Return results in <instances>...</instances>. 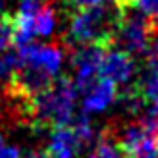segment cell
<instances>
[{"label": "cell", "mask_w": 158, "mask_h": 158, "mask_svg": "<svg viewBox=\"0 0 158 158\" xmlns=\"http://www.w3.org/2000/svg\"><path fill=\"white\" fill-rule=\"evenodd\" d=\"M8 48H15V25H14V14L0 15V52Z\"/></svg>", "instance_id": "cell-11"}, {"label": "cell", "mask_w": 158, "mask_h": 158, "mask_svg": "<svg viewBox=\"0 0 158 158\" xmlns=\"http://www.w3.org/2000/svg\"><path fill=\"white\" fill-rule=\"evenodd\" d=\"M81 141H79L75 129L72 127V123L60 125V127H52L48 131V151L54 158H75L81 152Z\"/></svg>", "instance_id": "cell-7"}, {"label": "cell", "mask_w": 158, "mask_h": 158, "mask_svg": "<svg viewBox=\"0 0 158 158\" xmlns=\"http://www.w3.org/2000/svg\"><path fill=\"white\" fill-rule=\"evenodd\" d=\"M148 41H151V18L135 8H123L118 18L112 46L137 58L147 56Z\"/></svg>", "instance_id": "cell-3"}, {"label": "cell", "mask_w": 158, "mask_h": 158, "mask_svg": "<svg viewBox=\"0 0 158 158\" xmlns=\"http://www.w3.org/2000/svg\"><path fill=\"white\" fill-rule=\"evenodd\" d=\"M123 8H135L148 18H158V0H125L123 6H120V10Z\"/></svg>", "instance_id": "cell-13"}, {"label": "cell", "mask_w": 158, "mask_h": 158, "mask_svg": "<svg viewBox=\"0 0 158 158\" xmlns=\"http://www.w3.org/2000/svg\"><path fill=\"white\" fill-rule=\"evenodd\" d=\"M19 54L18 50L14 48H8L4 52H0V79L6 83L8 79L14 75V72L19 68Z\"/></svg>", "instance_id": "cell-12"}, {"label": "cell", "mask_w": 158, "mask_h": 158, "mask_svg": "<svg viewBox=\"0 0 158 158\" xmlns=\"http://www.w3.org/2000/svg\"><path fill=\"white\" fill-rule=\"evenodd\" d=\"M66 52H69V46L62 41V39H56V41H52V43L31 41V43L18 46V54H19L21 64L39 68V69H43V72L50 73L52 77H56L58 72L62 69Z\"/></svg>", "instance_id": "cell-5"}, {"label": "cell", "mask_w": 158, "mask_h": 158, "mask_svg": "<svg viewBox=\"0 0 158 158\" xmlns=\"http://www.w3.org/2000/svg\"><path fill=\"white\" fill-rule=\"evenodd\" d=\"M145 104L158 100V68L152 64H147L141 68V72L137 73V81L131 85Z\"/></svg>", "instance_id": "cell-9"}, {"label": "cell", "mask_w": 158, "mask_h": 158, "mask_svg": "<svg viewBox=\"0 0 158 158\" xmlns=\"http://www.w3.org/2000/svg\"><path fill=\"white\" fill-rule=\"evenodd\" d=\"M23 158H54L48 151H46V147H39V148H33V151H29Z\"/></svg>", "instance_id": "cell-17"}, {"label": "cell", "mask_w": 158, "mask_h": 158, "mask_svg": "<svg viewBox=\"0 0 158 158\" xmlns=\"http://www.w3.org/2000/svg\"><path fill=\"white\" fill-rule=\"evenodd\" d=\"M110 48V46H108ZM106 46L87 44L69 48V66H72V79L77 93H87L100 79V64L104 58Z\"/></svg>", "instance_id": "cell-4"}, {"label": "cell", "mask_w": 158, "mask_h": 158, "mask_svg": "<svg viewBox=\"0 0 158 158\" xmlns=\"http://www.w3.org/2000/svg\"><path fill=\"white\" fill-rule=\"evenodd\" d=\"M0 158H23L21 151L18 147H12V145H2L0 147Z\"/></svg>", "instance_id": "cell-16"}, {"label": "cell", "mask_w": 158, "mask_h": 158, "mask_svg": "<svg viewBox=\"0 0 158 158\" xmlns=\"http://www.w3.org/2000/svg\"><path fill=\"white\" fill-rule=\"evenodd\" d=\"M118 98V85L110 79L100 77L83 97V114H98L112 106Z\"/></svg>", "instance_id": "cell-8"}, {"label": "cell", "mask_w": 158, "mask_h": 158, "mask_svg": "<svg viewBox=\"0 0 158 158\" xmlns=\"http://www.w3.org/2000/svg\"><path fill=\"white\" fill-rule=\"evenodd\" d=\"M135 58L125 50H120L116 46H110L104 52L100 64V77L110 79L116 85H127L131 77L135 75Z\"/></svg>", "instance_id": "cell-6"}, {"label": "cell", "mask_w": 158, "mask_h": 158, "mask_svg": "<svg viewBox=\"0 0 158 158\" xmlns=\"http://www.w3.org/2000/svg\"><path fill=\"white\" fill-rule=\"evenodd\" d=\"M120 8L114 0L98 6H89L81 10L69 12L68 29L64 37H60L69 48L87 44H100V46H112L114 33L120 18Z\"/></svg>", "instance_id": "cell-2"}, {"label": "cell", "mask_w": 158, "mask_h": 158, "mask_svg": "<svg viewBox=\"0 0 158 158\" xmlns=\"http://www.w3.org/2000/svg\"><path fill=\"white\" fill-rule=\"evenodd\" d=\"M77 102V89L72 77L62 75L46 87L44 91L25 100L23 106V125L35 129H52L68 125L73 120Z\"/></svg>", "instance_id": "cell-1"}, {"label": "cell", "mask_w": 158, "mask_h": 158, "mask_svg": "<svg viewBox=\"0 0 158 158\" xmlns=\"http://www.w3.org/2000/svg\"><path fill=\"white\" fill-rule=\"evenodd\" d=\"M156 154H158V147H156Z\"/></svg>", "instance_id": "cell-19"}, {"label": "cell", "mask_w": 158, "mask_h": 158, "mask_svg": "<svg viewBox=\"0 0 158 158\" xmlns=\"http://www.w3.org/2000/svg\"><path fill=\"white\" fill-rule=\"evenodd\" d=\"M8 12V0H0V15Z\"/></svg>", "instance_id": "cell-18"}, {"label": "cell", "mask_w": 158, "mask_h": 158, "mask_svg": "<svg viewBox=\"0 0 158 158\" xmlns=\"http://www.w3.org/2000/svg\"><path fill=\"white\" fill-rule=\"evenodd\" d=\"M147 62L158 68V18H151V41L147 50Z\"/></svg>", "instance_id": "cell-14"}, {"label": "cell", "mask_w": 158, "mask_h": 158, "mask_svg": "<svg viewBox=\"0 0 158 158\" xmlns=\"http://www.w3.org/2000/svg\"><path fill=\"white\" fill-rule=\"evenodd\" d=\"M87 158H125L123 152L120 151L118 143L114 141L112 133L108 131V127H104L100 133L97 141L93 143L91 151H89V156Z\"/></svg>", "instance_id": "cell-10"}, {"label": "cell", "mask_w": 158, "mask_h": 158, "mask_svg": "<svg viewBox=\"0 0 158 158\" xmlns=\"http://www.w3.org/2000/svg\"><path fill=\"white\" fill-rule=\"evenodd\" d=\"M108 0H60V4L64 6V10L69 14L73 10H81V8H89V6H98L104 4Z\"/></svg>", "instance_id": "cell-15"}]
</instances>
